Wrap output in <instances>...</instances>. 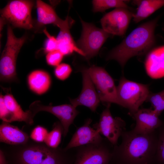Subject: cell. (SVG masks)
<instances>
[{
  "mask_svg": "<svg viewBox=\"0 0 164 164\" xmlns=\"http://www.w3.org/2000/svg\"><path fill=\"white\" fill-rule=\"evenodd\" d=\"M145 67L151 78L156 79L164 77V45L151 49L148 53Z\"/></svg>",
  "mask_w": 164,
  "mask_h": 164,
  "instance_id": "obj_17",
  "label": "cell"
},
{
  "mask_svg": "<svg viewBox=\"0 0 164 164\" xmlns=\"http://www.w3.org/2000/svg\"><path fill=\"white\" fill-rule=\"evenodd\" d=\"M133 14L127 8H115L106 14L101 19L102 29L111 35L123 36Z\"/></svg>",
  "mask_w": 164,
  "mask_h": 164,
  "instance_id": "obj_11",
  "label": "cell"
},
{
  "mask_svg": "<svg viewBox=\"0 0 164 164\" xmlns=\"http://www.w3.org/2000/svg\"><path fill=\"white\" fill-rule=\"evenodd\" d=\"M132 115L136 121L134 128L132 130L140 135H148L155 132L162 125L158 115L153 109H139Z\"/></svg>",
  "mask_w": 164,
  "mask_h": 164,
  "instance_id": "obj_13",
  "label": "cell"
},
{
  "mask_svg": "<svg viewBox=\"0 0 164 164\" xmlns=\"http://www.w3.org/2000/svg\"><path fill=\"white\" fill-rule=\"evenodd\" d=\"M73 164H109L112 151L104 139L101 142L88 144L75 148Z\"/></svg>",
  "mask_w": 164,
  "mask_h": 164,
  "instance_id": "obj_7",
  "label": "cell"
},
{
  "mask_svg": "<svg viewBox=\"0 0 164 164\" xmlns=\"http://www.w3.org/2000/svg\"><path fill=\"white\" fill-rule=\"evenodd\" d=\"M94 12H103L113 8H123L128 9V6L124 0H94L92 1Z\"/></svg>",
  "mask_w": 164,
  "mask_h": 164,
  "instance_id": "obj_24",
  "label": "cell"
},
{
  "mask_svg": "<svg viewBox=\"0 0 164 164\" xmlns=\"http://www.w3.org/2000/svg\"><path fill=\"white\" fill-rule=\"evenodd\" d=\"M146 101L149 102L154 111L159 115L164 110V90L157 93H150Z\"/></svg>",
  "mask_w": 164,
  "mask_h": 164,
  "instance_id": "obj_25",
  "label": "cell"
},
{
  "mask_svg": "<svg viewBox=\"0 0 164 164\" xmlns=\"http://www.w3.org/2000/svg\"><path fill=\"white\" fill-rule=\"evenodd\" d=\"M27 81L30 90L35 93L41 95L49 89L51 84V79L46 72L36 70L28 75Z\"/></svg>",
  "mask_w": 164,
  "mask_h": 164,
  "instance_id": "obj_19",
  "label": "cell"
},
{
  "mask_svg": "<svg viewBox=\"0 0 164 164\" xmlns=\"http://www.w3.org/2000/svg\"><path fill=\"white\" fill-rule=\"evenodd\" d=\"M111 104H108L106 108L100 115L98 122L93 125V127L105 136L113 146L117 145L119 138L125 131L126 123L121 118H114L110 108Z\"/></svg>",
  "mask_w": 164,
  "mask_h": 164,
  "instance_id": "obj_9",
  "label": "cell"
},
{
  "mask_svg": "<svg viewBox=\"0 0 164 164\" xmlns=\"http://www.w3.org/2000/svg\"><path fill=\"white\" fill-rule=\"evenodd\" d=\"M26 39L25 36L16 37L11 27L9 25L8 26L7 40L0 58L1 81L11 82L17 80L16 59Z\"/></svg>",
  "mask_w": 164,
  "mask_h": 164,
  "instance_id": "obj_3",
  "label": "cell"
},
{
  "mask_svg": "<svg viewBox=\"0 0 164 164\" xmlns=\"http://www.w3.org/2000/svg\"><path fill=\"white\" fill-rule=\"evenodd\" d=\"M33 5L31 1H11L1 10V19L15 27L31 29L33 27L31 12Z\"/></svg>",
  "mask_w": 164,
  "mask_h": 164,
  "instance_id": "obj_6",
  "label": "cell"
},
{
  "mask_svg": "<svg viewBox=\"0 0 164 164\" xmlns=\"http://www.w3.org/2000/svg\"><path fill=\"white\" fill-rule=\"evenodd\" d=\"M121 137V144L113 147L112 164H153L155 162L158 141L155 131L142 135L132 130L125 131Z\"/></svg>",
  "mask_w": 164,
  "mask_h": 164,
  "instance_id": "obj_1",
  "label": "cell"
},
{
  "mask_svg": "<svg viewBox=\"0 0 164 164\" xmlns=\"http://www.w3.org/2000/svg\"><path fill=\"white\" fill-rule=\"evenodd\" d=\"M63 132V128L61 123L60 121L55 122L53 125L52 130L48 132L44 142L50 148L58 147Z\"/></svg>",
  "mask_w": 164,
  "mask_h": 164,
  "instance_id": "obj_23",
  "label": "cell"
},
{
  "mask_svg": "<svg viewBox=\"0 0 164 164\" xmlns=\"http://www.w3.org/2000/svg\"><path fill=\"white\" fill-rule=\"evenodd\" d=\"M72 71L70 66L65 63L60 64L56 67L54 74L59 79L63 80L67 78Z\"/></svg>",
  "mask_w": 164,
  "mask_h": 164,
  "instance_id": "obj_27",
  "label": "cell"
},
{
  "mask_svg": "<svg viewBox=\"0 0 164 164\" xmlns=\"http://www.w3.org/2000/svg\"><path fill=\"white\" fill-rule=\"evenodd\" d=\"M82 74V91L76 98L70 99L71 104L75 107L83 105L95 112L101 101L94 85L86 69L81 71Z\"/></svg>",
  "mask_w": 164,
  "mask_h": 164,
  "instance_id": "obj_12",
  "label": "cell"
},
{
  "mask_svg": "<svg viewBox=\"0 0 164 164\" xmlns=\"http://www.w3.org/2000/svg\"><path fill=\"white\" fill-rule=\"evenodd\" d=\"M76 108L71 104L54 106L44 105L39 101L33 102L29 106V110L34 117L39 112L45 111L53 114L58 118L63 128V135L64 137L67 135L70 125L79 113Z\"/></svg>",
  "mask_w": 164,
  "mask_h": 164,
  "instance_id": "obj_10",
  "label": "cell"
},
{
  "mask_svg": "<svg viewBox=\"0 0 164 164\" xmlns=\"http://www.w3.org/2000/svg\"><path fill=\"white\" fill-rule=\"evenodd\" d=\"M64 56L58 50L49 52L46 56V62L50 66L56 67L60 64Z\"/></svg>",
  "mask_w": 164,
  "mask_h": 164,
  "instance_id": "obj_29",
  "label": "cell"
},
{
  "mask_svg": "<svg viewBox=\"0 0 164 164\" xmlns=\"http://www.w3.org/2000/svg\"><path fill=\"white\" fill-rule=\"evenodd\" d=\"M159 128L155 162L164 164V125H162Z\"/></svg>",
  "mask_w": 164,
  "mask_h": 164,
  "instance_id": "obj_26",
  "label": "cell"
},
{
  "mask_svg": "<svg viewBox=\"0 0 164 164\" xmlns=\"http://www.w3.org/2000/svg\"><path fill=\"white\" fill-rule=\"evenodd\" d=\"M70 27L60 29L56 38L58 50L64 55L75 52L84 57L83 52L77 47L70 32Z\"/></svg>",
  "mask_w": 164,
  "mask_h": 164,
  "instance_id": "obj_22",
  "label": "cell"
},
{
  "mask_svg": "<svg viewBox=\"0 0 164 164\" xmlns=\"http://www.w3.org/2000/svg\"><path fill=\"white\" fill-rule=\"evenodd\" d=\"M133 2L137 6L136 12L133 17L135 23L146 19L164 5V0H135Z\"/></svg>",
  "mask_w": 164,
  "mask_h": 164,
  "instance_id": "obj_21",
  "label": "cell"
},
{
  "mask_svg": "<svg viewBox=\"0 0 164 164\" xmlns=\"http://www.w3.org/2000/svg\"><path fill=\"white\" fill-rule=\"evenodd\" d=\"M82 29L80 38L77 44L87 60L95 56L107 39L111 35L102 29L80 18Z\"/></svg>",
  "mask_w": 164,
  "mask_h": 164,
  "instance_id": "obj_5",
  "label": "cell"
},
{
  "mask_svg": "<svg viewBox=\"0 0 164 164\" xmlns=\"http://www.w3.org/2000/svg\"><path fill=\"white\" fill-rule=\"evenodd\" d=\"M29 140L28 134L17 127L5 121L0 125V142L10 145L23 144Z\"/></svg>",
  "mask_w": 164,
  "mask_h": 164,
  "instance_id": "obj_18",
  "label": "cell"
},
{
  "mask_svg": "<svg viewBox=\"0 0 164 164\" xmlns=\"http://www.w3.org/2000/svg\"><path fill=\"white\" fill-rule=\"evenodd\" d=\"M117 90L119 105L128 109L131 115L146 101L150 93L148 85L129 80L124 77L120 79Z\"/></svg>",
  "mask_w": 164,
  "mask_h": 164,
  "instance_id": "obj_4",
  "label": "cell"
},
{
  "mask_svg": "<svg viewBox=\"0 0 164 164\" xmlns=\"http://www.w3.org/2000/svg\"><path fill=\"white\" fill-rule=\"evenodd\" d=\"M0 164H9L5 153L1 149H0Z\"/></svg>",
  "mask_w": 164,
  "mask_h": 164,
  "instance_id": "obj_31",
  "label": "cell"
},
{
  "mask_svg": "<svg viewBox=\"0 0 164 164\" xmlns=\"http://www.w3.org/2000/svg\"><path fill=\"white\" fill-rule=\"evenodd\" d=\"M43 32L47 37L44 45V50L48 53L58 50V42L56 38L51 36L46 29L43 30Z\"/></svg>",
  "mask_w": 164,
  "mask_h": 164,
  "instance_id": "obj_30",
  "label": "cell"
},
{
  "mask_svg": "<svg viewBox=\"0 0 164 164\" xmlns=\"http://www.w3.org/2000/svg\"><path fill=\"white\" fill-rule=\"evenodd\" d=\"M37 21L42 25L53 24L60 29L71 27L73 21L68 16L63 20L58 16L53 8L41 0L36 2Z\"/></svg>",
  "mask_w": 164,
  "mask_h": 164,
  "instance_id": "obj_15",
  "label": "cell"
},
{
  "mask_svg": "<svg viewBox=\"0 0 164 164\" xmlns=\"http://www.w3.org/2000/svg\"><path fill=\"white\" fill-rule=\"evenodd\" d=\"M157 17L139 26L107 56V60H114L123 67L131 58L148 53L155 42V30Z\"/></svg>",
  "mask_w": 164,
  "mask_h": 164,
  "instance_id": "obj_2",
  "label": "cell"
},
{
  "mask_svg": "<svg viewBox=\"0 0 164 164\" xmlns=\"http://www.w3.org/2000/svg\"><path fill=\"white\" fill-rule=\"evenodd\" d=\"M109 164H111V163H110Z\"/></svg>",
  "mask_w": 164,
  "mask_h": 164,
  "instance_id": "obj_32",
  "label": "cell"
},
{
  "mask_svg": "<svg viewBox=\"0 0 164 164\" xmlns=\"http://www.w3.org/2000/svg\"><path fill=\"white\" fill-rule=\"evenodd\" d=\"M4 99L8 114L5 122L24 121L31 125L34 123V116L30 110L24 111L10 93L6 92Z\"/></svg>",
  "mask_w": 164,
  "mask_h": 164,
  "instance_id": "obj_16",
  "label": "cell"
},
{
  "mask_svg": "<svg viewBox=\"0 0 164 164\" xmlns=\"http://www.w3.org/2000/svg\"><path fill=\"white\" fill-rule=\"evenodd\" d=\"M73 149L66 150L64 148L49 147L39 164H73Z\"/></svg>",
  "mask_w": 164,
  "mask_h": 164,
  "instance_id": "obj_20",
  "label": "cell"
},
{
  "mask_svg": "<svg viewBox=\"0 0 164 164\" xmlns=\"http://www.w3.org/2000/svg\"><path fill=\"white\" fill-rule=\"evenodd\" d=\"M92 121L91 119L88 118L82 126L77 129L69 142L64 148L65 150H67L88 144L98 143L104 139L99 132L91 126Z\"/></svg>",
  "mask_w": 164,
  "mask_h": 164,
  "instance_id": "obj_14",
  "label": "cell"
},
{
  "mask_svg": "<svg viewBox=\"0 0 164 164\" xmlns=\"http://www.w3.org/2000/svg\"><path fill=\"white\" fill-rule=\"evenodd\" d=\"M48 133L46 128L40 125L36 127L31 132L30 137L36 142H44Z\"/></svg>",
  "mask_w": 164,
  "mask_h": 164,
  "instance_id": "obj_28",
  "label": "cell"
},
{
  "mask_svg": "<svg viewBox=\"0 0 164 164\" xmlns=\"http://www.w3.org/2000/svg\"><path fill=\"white\" fill-rule=\"evenodd\" d=\"M86 70L95 87L101 101L119 105L117 87L112 77L103 67L93 66Z\"/></svg>",
  "mask_w": 164,
  "mask_h": 164,
  "instance_id": "obj_8",
  "label": "cell"
}]
</instances>
